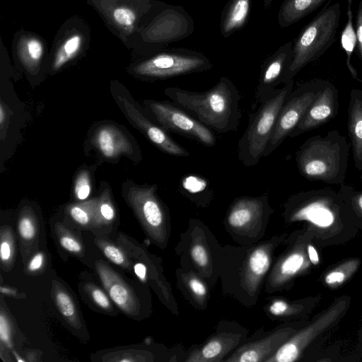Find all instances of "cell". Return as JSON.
I'll list each match as a JSON object with an SVG mask.
<instances>
[{
  "label": "cell",
  "instance_id": "603a6c76",
  "mask_svg": "<svg viewBox=\"0 0 362 362\" xmlns=\"http://www.w3.org/2000/svg\"><path fill=\"white\" fill-rule=\"evenodd\" d=\"M321 299V295L308 296L293 301L276 299L272 302L269 312L274 316L284 318L308 320Z\"/></svg>",
  "mask_w": 362,
  "mask_h": 362
},
{
  "label": "cell",
  "instance_id": "d6986e66",
  "mask_svg": "<svg viewBox=\"0 0 362 362\" xmlns=\"http://www.w3.org/2000/svg\"><path fill=\"white\" fill-rule=\"evenodd\" d=\"M270 212L268 196L240 197L232 204L227 216L231 228L245 229L262 221Z\"/></svg>",
  "mask_w": 362,
  "mask_h": 362
},
{
  "label": "cell",
  "instance_id": "8fae6325",
  "mask_svg": "<svg viewBox=\"0 0 362 362\" xmlns=\"http://www.w3.org/2000/svg\"><path fill=\"white\" fill-rule=\"evenodd\" d=\"M91 28L80 16L66 19L57 30L49 52L47 69L57 72L84 55L90 47Z\"/></svg>",
  "mask_w": 362,
  "mask_h": 362
},
{
  "label": "cell",
  "instance_id": "3957f363",
  "mask_svg": "<svg viewBox=\"0 0 362 362\" xmlns=\"http://www.w3.org/2000/svg\"><path fill=\"white\" fill-rule=\"evenodd\" d=\"M351 144L338 130L308 138L296 153L300 174L309 181L344 183Z\"/></svg>",
  "mask_w": 362,
  "mask_h": 362
},
{
  "label": "cell",
  "instance_id": "f6af8a7d",
  "mask_svg": "<svg viewBox=\"0 0 362 362\" xmlns=\"http://www.w3.org/2000/svg\"><path fill=\"white\" fill-rule=\"evenodd\" d=\"M44 256L42 253L36 254L30 260L28 264L30 271H36L39 269L43 263Z\"/></svg>",
  "mask_w": 362,
  "mask_h": 362
},
{
  "label": "cell",
  "instance_id": "bcb514c9",
  "mask_svg": "<svg viewBox=\"0 0 362 362\" xmlns=\"http://www.w3.org/2000/svg\"><path fill=\"white\" fill-rule=\"evenodd\" d=\"M134 270L135 274L141 281H145L146 279V266L140 262L134 264Z\"/></svg>",
  "mask_w": 362,
  "mask_h": 362
},
{
  "label": "cell",
  "instance_id": "d590c367",
  "mask_svg": "<svg viewBox=\"0 0 362 362\" xmlns=\"http://www.w3.org/2000/svg\"><path fill=\"white\" fill-rule=\"evenodd\" d=\"M190 255L197 266L205 268L209 264V255L204 246L200 243L193 244L190 249Z\"/></svg>",
  "mask_w": 362,
  "mask_h": 362
},
{
  "label": "cell",
  "instance_id": "30bf717a",
  "mask_svg": "<svg viewBox=\"0 0 362 362\" xmlns=\"http://www.w3.org/2000/svg\"><path fill=\"white\" fill-rule=\"evenodd\" d=\"M325 81L320 78L311 80L292 90L280 110L263 157L269 156L288 137L317 96Z\"/></svg>",
  "mask_w": 362,
  "mask_h": 362
},
{
  "label": "cell",
  "instance_id": "74e56055",
  "mask_svg": "<svg viewBox=\"0 0 362 362\" xmlns=\"http://www.w3.org/2000/svg\"><path fill=\"white\" fill-rule=\"evenodd\" d=\"M105 257L111 262L117 265H123L125 262V257L123 253L115 246L112 245H105L103 248Z\"/></svg>",
  "mask_w": 362,
  "mask_h": 362
},
{
  "label": "cell",
  "instance_id": "277c9868",
  "mask_svg": "<svg viewBox=\"0 0 362 362\" xmlns=\"http://www.w3.org/2000/svg\"><path fill=\"white\" fill-rule=\"evenodd\" d=\"M351 301L347 295L336 298L301 326L266 362H294L315 354L344 317Z\"/></svg>",
  "mask_w": 362,
  "mask_h": 362
},
{
  "label": "cell",
  "instance_id": "816d5d0a",
  "mask_svg": "<svg viewBox=\"0 0 362 362\" xmlns=\"http://www.w3.org/2000/svg\"><path fill=\"white\" fill-rule=\"evenodd\" d=\"M357 81H358L359 83H362V79L361 78H359L358 77L356 79Z\"/></svg>",
  "mask_w": 362,
  "mask_h": 362
},
{
  "label": "cell",
  "instance_id": "4dcf8cb0",
  "mask_svg": "<svg viewBox=\"0 0 362 362\" xmlns=\"http://www.w3.org/2000/svg\"><path fill=\"white\" fill-rule=\"evenodd\" d=\"M180 187L184 194L187 195L206 194L210 192L208 180L197 175H187L182 178Z\"/></svg>",
  "mask_w": 362,
  "mask_h": 362
},
{
  "label": "cell",
  "instance_id": "b9f144b4",
  "mask_svg": "<svg viewBox=\"0 0 362 362\" xmlns=\"http://www.w3.org/2000/svg\"><path fill=\"white\" fill-rule=\"evenodd\" d=\"M0 338L4 343L11 347V343L9 326L3 314L0 315Z\"/></svg>",
  "mask_w": 362,
  "mask_h": 362
},
{
  "label": "cell",
  "instance_id": "ffe728a7",
  "mask_svg": "<svg viewBox=\"0 0 362 362\" xmlns=\"http://www.w3.org/2000/svg\"><path fill=\"white\" fill-rule=\"evenodd\" d=\"M348 135L353 153L354 165L362 170V90H351L348 107Z\"/></svg>",
  "mask_w": 362,
  "mask_h": 362
},
{
  "label": "cell",
  "instance_id": "ba28073f",
  "mask_svg": "<svg viewBox=\"0 0 362 362\" xmlns=\"http://www.w3.org/2000/svg\"><path fill=\"white\" fill-rule=\"evenodd\" d=\"M311 235L302 228L291 237L286 252L279 259L270 276L274 288L287 286L301 276L319 267L320 258Z\"/></svg>",
  "mask_w": 362,
  "mask_h": 362
},
{
  "label": "cell",
  "instance_id": "7a4b0ae2",
  "mask_svg": "<svg viewBox=\"0 0 362 362\" xmlns=\"http://www.w3.org/2000/svg\"><path fill=\"white\" fill-rule=\"evenodd\" d=\"M165 95L176 105L191 112L210 129L220 134L237 130L241 118V95L227 77L204 92L168 88Z\"/></svg>",
  "mask_w": 362,
  "mask_h": 362
},
{
  "label": "cell",
  "instance_id": "c3c4849f",
  "mask_svg": "<svg viewBox=\"0 0 362 362\" xmlns=\"http://www.w3.org/2000/svg\"><path fill=\"white\" fill-rule=\"evenodd\" d=\"M6 112L4 110V105L1 103L0 106V124L1 127L3 128L4 124L6 121Z\"/></svg>",
  "mask_w": 362,
  "mask_h": 362
},
{
  "label": "cell",
  "instance_id": "ab89813d",
  "mask_svg": "<svg viewBox=\"0 0 362 362\" xmlns=\"http://www.w3.org/2000/svg\"><path fill=\"white\" fill-rule=\"evenodd\" d=\"M356 34L358 55L362 60V0L360 1L356 13Z\"/></svg>",
  "mask_w": 362,
  "mask_h": 362
},
{
  "label": "cell",
  "instance_id": "d6a6232c",
  "mask_svg": "<svg viewBox=\"0 0 362 362\" xmlns=\"http://www.w3.org/2000/svg\"><path fill=\"white\" fill-rule=\"evenodd\" d=\"M91 185L89 173L83 170L81 172L76 180L74 185V194L79 200L88 198L90 193Z\"/></svg>",
  "mask_w": 362,
  "mask_h": 362
},
{
  "label": "cell",
  "instance_id": "7dc6e473",
  "mask_svg": "<svg viewBox=\"0 0 362 362\" xmlns=\"http://www.w3.org/2000/svg\"><path fill=\"white\" fill-rule=\"evenodd\" d=\"M356 351L359 354H362V316L361 326L357 332Z\"/></svg>",
  "mask_w": 362,
  "mask_h": 362
},
{
  "label": "cell",
  "instance_id": "9c48e42d",
  "mask_svg": "<svg viewBox=\"0 0 362 362\" xmlns=\"http://www.w3.org/2000/svg\"><path fill=\"white\" fill-rule=\"evenodd\" d=\"M211 67L204 56L195 53L163 52L132 63L129 71L146 79H168L189 74L204 71Z\"/></svg>",
  "mask_w": 362,
  "mask_h": 362
},
{
  "label": "cell",
  "instance_id": "e0dca14e",
  "mask_svg": "<svg viewBox=\"0 0 362 362\" xmlns=\"http://www.w3.org/2000/svg\"><path fill=\"white\" fill-rule=\"evenodd\" d=\"M307 321L301 320L296 326L279 329L261 340L247 344L239 348L230 358L226 359V361H266Z\"/></svg>",
  "mask_w": 362,
  "mask_h": 362
},
{
  "label": "cell",
  "instance_id": "4fadbf2b",
  "mask_svg": "<svg viewBox=\"0 0 362 362\" xmlns=\"http://www.w3.org/2000/svg\"><path fill=\"white\" fill-rule=\"evenodd\" d=\"M339 109L338 90L332 82L326 80L317 96L288 137L294 138L325 124L337 115Z\"/></svg>",
  "mask_w": 362,
  "mask_h": 362
},
{
  "label": "cell",
  "instance_id": "4316f807",
  "mask_svg": "<svg viewBox=\"0 0 362 362\" xmlns=\"http://www.w3.org/2000/svg\"><path fill=\"white\" fill-rule=\"evenodd\" d=\"M327 0H284L279 11L281 27H288L320 7Z\"/></svg>",
  "mask_w": 362,
  "mask_h": 362
},
{
  "label": "cell",
  "instance_id": "7402d4cb",
  "mask_svg": "<svg viewBox=\"0 0 362 362\" xmlns=\"http://www.w3.org/2000/svg\"><path fill=\"white\" fill-rule=\"evenodd\" d=\"M100 278L110 298L122 310L132 313L136 308V300L130 289L111 269L98 266Z\"/></svg>",
  "mask_w": 362,
  "mask_h": 362
},
{
  "label": "cell",
  "instance_id": "44dd1931",
  "mask_svg": "<svg viewBox=\"0 0 362 362\" xmlns=\"http://www.w3.org/2000/svg\"><path fill=\"white\" fill-rule=\"evenodd\" d=\"M93 143L105 157L115 158L129 154L131 144L118 128L111 125L103 126L97 129L93 137Z\"/></svg>",
  "mask_w": 362,
  "mask_h": 362
},
{
  "label": "cell",
  "instance_id": "681fc988",
  "mask_svg": "<svg viewBox=\"0 0 362 362\" xmlns=\"http://www.w3.org/2000/svg\"><path fill=\"white\" fill-rule=\"evenodd\" d=\"M1 292L6 294L12 293V291L4 287H1Z\"/></svg>",
  "mask_w": 362,
  "mask_h": 362
},
{
  "label": "cell",
  "instance_id": "7bdbcfd3",
  "mask_svg": "<svg viewBox=\"0 0 362 362\" xmlns=\"http://www.w3.org/2000/svg\"><path fill=\"white\" fill-rule=\"evenodd\" d=\"M62 246L66 250L71 252H79L81 246L74 238L69 236H64L60 238Z\"/></svg>",
  "mask_w": 362,
  "mask_h": 362
},
{
  "label": "cell",
  "instance_id": "60d3db41",
  "mask_svg": "<svg viewBox=\"0 0 362 362\" xmlns=\"http://www.w3.org/2000/svg\"><path fill=\"white\" fill-rule=\"evenodd\" d=\"M91 296L94 302L103 309H107L110 306L108 297L98 288H94L91 291Z\"/></svg>",
  "mask_w": 362,
  "mask_h": 362
},
{
  "label": "cell",
  "instance_id": "8992f818",
  "mask_svg": "<svg viewBox=\"0 0 362 362\" xmlns=\"http://www.w3.org/2000/svg\"><path fill=\"white\" fill-rule=\"evenodd\" d=\"M293 84L291 80L277 88L250 115L248 125L238 144V157L245 166L253 167L263 157L280 110Z\"/></svg>",
  "mask_w": 362,
  "mask_h": 362
},
{
  "label": "cell",
  "instance_id": "9a60e30c",
  "mask_svg": "<svg viewBox=\"0 0 362 362\" xmlns=\"http://www.w3.org/2000/svg\"><path fill=\"white\" fill-rule=\"evenodd\" d=\"M116 100L126 117L160 151L176 157H187L190 155L166 130L145 117L125 97L118 95Z\"/></svg>",
  "mask_w": 362,
  "mask_h": 362
},
{
  "label": "cell",
  "instance_id": "ee69618b",
  "mask_svg": "<svg viewBox=\"0 0 362 362\" xmlns=\"http://www.w3.org/2000/svg\"><path fill=\"white\" fill-rule=\"evenodd\" d=\"M12 255V247L8 240H4L1 241L0 256L3 262L8 261Z\"/></svg>",
  "mask_w": 362,
  "mask_h": 362
},
{
  "label": "cell",
  "instance_id": "f907efd6",
  "mask_svg": "<svg viewBox=\"0 0 362 362\" xmlns=\"http://www.w3.org/2000/svg\"><path fill=\"white\" fill-rule=\"evenodd\" d=\"M272 0H264V6L266 8H267L268 6H269L271 2H272Z\"/></svg>",
  "mask_w": 362,
  "mask_h": 362
},
{
  "label": "cell",
  "instance_id": "484cf974",
  "mask_svg": "<svg viewBox=\"0 0 362 362\" xmlns=\"http://www.w3.org/2000/svg\"><path fill=\"white\" fill-rule=\"evenodd\" d=\"M238 342V339L229 335H219L212 338L199 349L192 351L186 361L212 362L221 361Z\"/></svg>",
  "mask_w": 362,
  "mask_h": 362
},
{
  "label": "cell",
  "instance_id": "cb8c5ba5",
  "mask_svg": "<svg viewBox=\"0 0 362 362\" xmlns=\"http://www.w3.org/2000/svg\"><path fill=\"white\" fill-rule=\"evenodd\" d=\"M361 264V259L359 257L345 258L327 267L320 274L319 281L327 289L337 290L351 280Z\"/></svg>",
  "mask_w": 362,
  "mask_h": 362
},
{
  "label": "cell",
  "instance_id": "d4e9b609",
  "mask_svg": "<svg viewBox=\"0 0 362 362\" xmlns=\"http://www.w3.org/2000/svg\"><path fill=\"white\" fill-rule=\"evenodd\" d=\"M271 262L270 248L262 245L250 255L244 273V284L247 290L255 292L269 269Z\"/></svg>",
  "mask_w": 362,
  "mask_h": 362
},
{
  "label": "cell",
  "instance_id": "5bb4252c",
  "mask_svg": "<svg viewBox=\"0 0 362 362\" xmlns=\"http://www.w3.org/2000/svg\"><path fill=\"white\" fill-rule=\"evenodd\" d=\"M156 185L137 186L133 185L129 190L128 199L140 218L158 238H162L166 215L156 194Z\"/></svg>",
  "mask_w": 362,
  "mask_h": 362
},
{
  "label": "cell",
  "instance_id": "5b68a950",
  "mask_svg": "<svg viewBox=\"0 0 362 362\" xmlns=\"http://www.w3.org/2000/svg\"><path fill=\"white\" fill-rule=\"evenodd\" d=\"M341 18L339 2L325 6L300 32L293 44V56L282 83L293 80L308 64L319 59L334 42Z\"/></svg>",
  "mask_w": 362,
  "mask_h": 362
},
{
  "label": "cell",
  "instance_id": "ac0fdd59",
  "mask_svg": "<svg viewBox=\"0 0 362 362\" xmlns=\"http://www.w3.org/2000/svg\"><path fill=\"white\" fill-rule=\"evenodd\" d=\"M293 43L288 42L281 46L263 64L261 69L255 98L261 103L269 97L282 83L283 78L293 56Z\"/></svg>",
  "mask_w": 362,
  "mask_h": 362
},
{
  "label": "cell",
  "instance_id": "836d02e7",
  "mask_svg": "<svg viewBox=\"0 0 362 362\" xmlns=\"http://www.w3.org/2000/svg\"><path fill=\"white\" fill-rule=\"evenodd\" d=\"M55 301L60 313L69 319H72L76 314L73 300L65 292L59 291L55 294Z\"/></svg>",
  "mask_w": 362,
  "mask_h": 362
},
{
  "label": "cell",
  "instance_id": "6da1fadb",
  "mask_svg": "<svg viewBox=\"0 0 362 362\" xmlns=\"http://www.w3.org/2000/svg\"><path fill=\"white\" fill-rule=\"evenodd\" d=\"M284 215L288 223H303L318 248L344 245L359 231L339 192L329 187L291 195Z\"/></svg>",
  "mask_w": 362,
  "mask_h": 362
},
{
  "label": "cell",
  "instance_id": "8d00e7d4",
  "mask_svg": "<svg viewBox=\"0 0 362 362\" xmlns=\"http://www.w3.org/2000/svg\"><path fill=\"white\" fill-rule=\"evenodd\" d=\"M18 229L20 235L25 240L31 239L35 235V224L33 220L26 216L20 219Z\"/></svg>",
  "mask_w": 362,
  "mask_h": 362
},
{
  "label": "cell",
  "instance_id": "f546056e",
  "mask_svg": "<svg viewBox=\"0 0 362 362\" xmlns=\"http://www.w3.org/2000/svg\"><path fill=\"white\" fill-rule=\"evenodd\" d=\"M339 186L338 192L341 194L355 225L359 230H362V190L358 191L354 187L346 185L345 182Z\"/></svg>",
  "mask_w": 362,
  "mask_h": 362
},
{
  "label": "cell",
  "instance_id": "1f68e13d",
  "mask_svg": "<svg viewBox=\"0 0 362 362\" xmlns=\"http://www.w3.org/2000/svg\"><path fill=\"white\" fill-rule=\"evenodd\" d=\"M97 202V200H91L86 203L71 206L69 209L71 216L81 225L88 224L93 212L96 209Z\"/></svg>",
  "mask_w": 362,
  "mask_h": 362
},
{
  "label": "cell",
  "instance_id": "2e32d148",
  "mask_svg": "<svg viewBox=\"0 0 362 362\" xmlns=\"http://www.w3.org/2000/svg\"><path fill=\"white\" fill-rule=\"evenodd\" d=\"M11 48L15 59L27 73L39 74L44 63L47 67L48 45L39 34L21 28L13 35Z\"/></svg>",
  "mask_w": 362,
  "mask_h": 362
},
{
  "label": "cell",
  "instance_id": "e575fe53",
  "mask_svg": "<svg viewBox=\"0 0 362 362\" xmlns=\"http://www.w3.org/2000/svg\"><path fill=\"white\" fill-rule=\"evenodd\" d=\"M109 197V192L105 190L101 196V199L97 202V209L103 218L106 221H111L115 217V209Z\"/></svg>",
  "mask_w": 362,
  "mask_h": 362
},
{
  "label": "cell",
  "instance_id": "f35d334b",
  "mask_svg": "<svg viewBox=\"0 0 362 362\" xmlns=\"http://www.w3.org/2000/svg\"><path fill=\"white\" fill-rule=\"evenodd\" d=\"M187 285L196 297L204 298L206 294V287L204 284L196 276H190L187 280Z\"/></svg>",
  "mask_w": 362,
  "mask_h": 362
},
{
  "label": "cell",
  "instance_id": "f1b7e54d",
  "mask_svg": "<svg viewBox=\"0 0 362 362\" xmlns=\"http://www.w3.org/2000/svg\"><path fill=\"white\" fill-rule=\"evenodd\" d=\"M353 1L354 0H347V20L341 33V45L346 56V66L351 77L356 80L358 78V72L351 64L352 54L357 44L356 29L353 23Z\"/></svg>",
  "mask_w": 362,
  "mask_h": 362
},
{
  "label": "cell",
  "instance_id": "7c38bea8",
  "mask_svg": "<svg viewBox=\"0 0 362 362\" xmlns=\"http://www.w3.org/2000/svg\"><path fill=\"white\" fill-rule=\"evenodd\" d=\"M146 105L165 130L194 139L207 147L215 145L216 136L212 130L175 103L148 100Z\"/></svg>",
  "mask_w": 362,
  "mask_h": 362
},
{
  "label": "cell",
  "instance_id": "52a82bcc",
  "mask_svg": "<svg viewBox=\"0 0 362 362\" xmlns=\"http://www.w3.org/2000/svg\"><path fill=\"white\" fill-rule=\"evenodd\" d=\"M107 29L133 50L154 11V0H86Z\"/></svg>",
  "mask_w": 362,
  "mask_h": 362
},
{
  "label": "cell",
  "instance_id": "83f0119b",
  "mask_svg": "<svg viewBox=\"0 0 362 362\" xmlns=\"http://www.w3.org/2000/svg\"><path fill=\"white\" fill-rule=\"evenodd\" d=\"M250 7V0H230L221 20V32L224 36L240 30L245 24Z\"/></svg>",
  "mask_w": 362,
  "mask_h": 362
}]
</instances>
